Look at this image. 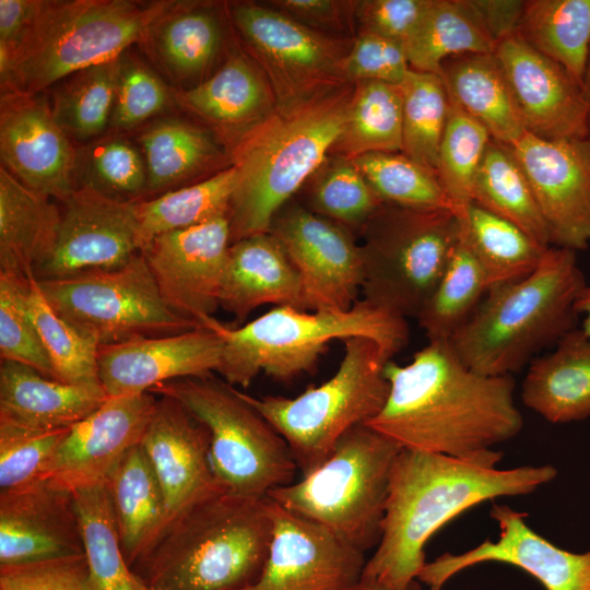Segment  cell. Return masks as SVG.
<instances>
[{
  "label": "cell",
  "instance_id": "obj_33",
  "mask_svg": "<svg viewBox=\"0 0 590 590\" xmlns=\"http://www.w3.org/2000/svg\"><path fill=\"white\" fill-rule=\"evenodd\" d=\"M138 143L148 172L144 199L182 187L221 157L217 143L208 131L176 117L150 122L139 134Z\"/></svg>",
  "mask_w": 590,
  "mask_h": 590
},
{
  "label": "cell",
  "instance_id": "obj_19",
  "mask_svg": "<svg viewBox=\"0 0 590 590\" xmlns=\"http://www.w3.org/2000/svg\"><path fill=\"white\" fill-rule=\"evenodd\" d=\"M266 499L272 520L269 554L258 579L240 590H343L361 578L363 552Z\"/></svg>",
  "mask_w": 590,
  "mask_h": 590
},
{
  "label": "cell",
  "instance_id": "obj_55",
  "mask_svg": "<svg viewBox=\"0 0 590 590\" xmlns=\"http://www.w3.org/2000/svg\"><path fill=\"white\" fill-rule=\"evenodd\" d=\"M430 0H369L355 3L363 32L404 43L413 33Z\"/></svg>",
  "mask_w": 590,
  "mask_h": 590
},
{
  "label": "cell",
  "instance_id": "obj_27",
  "mask_svg": "<svg viewBox=\"0 0 590 590\" xmlns=\"http://www.w3.org/2000/svg\"><path fill=\"white\" fill-rule=\"evenodd\" d=\"M107 398L101 384H68L27 365L1 361L0 421L39 429L71 427Z\"/></svg>",
  "mask_w": 590,
  "mask_h": 590
},
{
  "label": "cell",
  "instance_id": "obj_51",
  "mask_svg": "<svg viewBox=\"0 0 590 590\" xmlns=\"http://www.w3.org/2000/svg\"><path fill=\"white\" fill-rule=\"evenodd\" d=\"M69 428L39 429L0 421V492L44 480Z\"/></svg>",
  "mask_w": 590,
  "mask_h": 590
},
{
  "label": "cell",
  "instance_id": "obj_48",
  "mask_svg": "<svg viewBox=\"0 0 590 590\" xmlns=\"http://www.w3.org/2000/svg\"><path fill=\"white\" fill-rule=\"evenodd\" d=\"M491 140L484 126L449 99L437 177L457 213L472 202L475 177Z\"/></svg>",
  "mask_w": 590,
  "mask_h": 590
},
{
  "label": "cell",
  "instance_id": "obj_17",
  "mask_svg": "<svg viewBox=\"0 0 590 590\" xmlns=\"http://www.w3.org/2000/svg\"><path fill=\"white\" fill-rule=\"evenodd\" d=\"M231 246L228 215L155 237L142 251L165 303L198 324L214 317Z\"/></svg>",
  "mask_w": 590,
  "mask_h": 590
},
{
  "label": "cell",
  "instance_id": "obj_4",
  "mask_svg": "<svg viewBox=\"0 0 590 590\" xmlns=\"http://www.w3.org/2000/svg\"><path fill=\"white\" fill-rule=\"evenodd\" d=\"M586 284L577 252L551 246L530 275L491 287L449 343L471 369L511 376L578 328Z\"/></svg>",
  "mask_w": 590,
  "mask_h": 590
},
{
  "label": "cell",
  "instance_id": "obj_50",
  "mask_svg": "<svg viewBox=\"0 0 590 590\" xmlns=\"http://www.w3.org/2000/svg\"><path fill=\"white\" fill-rule=\"evenodd\" d=\"M173 91L138 56L126 50L118 58L116 92L109 129L122 133L134 130L162 114Z\"/></svg>",
  "mask_w": 590,
  "mask_h": 590
},
{
  "label": "cell",
  "instance_id": "obj_53",
  "mask_svg": "<svg viewBox=\"0 0 590 590\" xmlns=\"http://www.w3.org/2000/svg\"><path fill=\"white\" fill-rule=\"evenodd\" d=\"M411 67L403 44L362 32L349 50L344 71L347 81H378L400 85Z\"/></svg>",
  "mask_w": 590,
  "mask_h": 590
},
{
  "label": "cell",
  "instance_id": "obj_41",
  "mask_svg": "<svg viewBox=\"0 0 590 590\" xmlns=\"http://www.w3.org/2000/svg\"><path fill=\"white\" fill-rule=\"evenodd\" d=\"M487 291L483 268L459 232L446 268L416 318L428 341H449Z\"/></svg>",
  "mask_w": 590,
  "mask_h": 590
},
{
  "label": "cell",
  "instance_id": "obj_38",
  "mask_svg": "<svg viewBox=\"0 0 590 590\" xmlns=\"http://www.w3.org/2000/svg\"><path fill=\"white\" fill-rule=\"evenodd\" d=\"M472 202L551 247L550 231L530 182L508 145L489 141L475 177Z\"/></svg>",
  "mask_w": 590,
  "mask_h": 590
},
{
  "label": "cell",
  "instance_id": "obj_8",
  "mask_svg": "<svg viewBox=\"0 0 590 590\" xmlns=\"http://www.w3.org/2000/svg\"><path fill=\"white\" fill-rule=\"evenodd\" d=\"M401 449L369 426L357 425L312 472L267 497L364 553L379 543L390 475Z\"/></svg>",
  "mask_w": 590,
  "mask_h": 590
},
{
  "label": "cell",
  "instance_id": "obj_13",
  "mask_svg": "<svg viewBox=\"0 0 590 590\" xmlns=\"http://www.w3.org/2000/svg\"><path fill=\"white\" fill-rule=\"evenodd\" d=\"M231 15L266 71L278 106L306 101L346 83L349 51L335 40L259 4H235Z\"/></svg>",
  "mask_w": 590,
  "mask_h": 590
},
{
  "label": "cell",
  "instance_id": "obj_45",
  "mask_svg": "<svg viewBox=\"0 0 590 590\" xmlns=\"http://www.w3.org/2000/svg\"><path fill=\"white\" fill-rule=\"evenodd\" d=\"M349 160L384 203L456 212L437 175L402 152H370Z\"/></svg>",
  "mask_w": 590,
  "mask_h": 590
},
{
  "label": "cell",
  "instance_id": "obj_16",
  "mask_svg": "<svg viewBox=\"0 0 590 590\" xmlns=\"http://www.w3.org/2000/svg\"><path fill=\"white\" fill-rule=\"evenodd\" d=\"M523 169L551 235V246H590V140H547L524 132L508 145Z\"/></svg>",
  "mask_w": 590,
  "mask_h": 590
},
{
  "label": "cell",
  "instance_id": "obj_63",
  "mask_svg": "<svg viewBox=\"0 0 590 590\" xmlns=\"http://www.w3.org/2000/svg\"><path fill=\"white\" fill-rule=\"evenodd\" d=\"M149 590H155V589H151V588H149Z\"/></svg>",
  "mask_w": 590,
  "mask_h": 590
},
{
  "label": "cell",
  "instance_id": "obj_23",
  "mask_svg": "<svg viewBox=\"0 0 590 590\" xmlns=\"http://www.w3.org/2000/svg\"><path fill=\"white\" fill-rule=\"evenodd\" d=\"M156 402L152 392L108 397L69 428L44 479L72 493L105 483L128 450L140 444Z\"/></svg>",
  "mask_w": 590,
  "mask_h": 590
},
{
  "label": "cell",
  "instance_id": "obj_15",
  "mask_svg": "<svg viewBox=\"0 0 590 590\" xmlns=\"http://www.w3.org/2000/svg\"><path fill=\"white\" fill-rule=\"evenodd\" d=\"M137 202L76 188L62 201L55 249L35 278L55 280L126 264L141 252Z\"/></svg>",
  "mask_w": 590,
  "mask_h": 590
},
{
  "label": "cell",
  "instance_id": "obj_6",
  "mask_svg": "<svg viewBox=\"0 0 590 590\" xmlns=\"http://www.w3.org/2000/svg\"><path fill=\"white\" fill-rule=\"evenodd\" d=\"M202 327L214 331L222 343L216 371L231 386L243 388L261 371L281 381L312 371L333 340L370 339L388 361L409 341L405 319L364 299L347 310L309 311L276 306L240 327H229L211 317Z\"/></svg>",
  "mask_w": 590,
  "mask_h": 590
},
{
  "label": "cell",
  "instance_id": "obj_1",
  "mask_svg": "<svg viewBox=\"0 0 590 590\" xmlns=\"http://www.w3.org/2000/svg\"><path fill=\"white\" fill-rule=\"evenodd\" d=\"M389 394L365 425L402 449L468 457L515 437L522 415L511 376L468 367L449 341H428L406 365H385Z\"/></svg>",
  "mask_w": 590,
  "mask_h": 590
},
{
  "label": "cell",
  "instance_id": "obj_56",
  "mask_svg": "<svg viewBox=\"0 0 590 590\" xmlns=\"http://www.w3.org/2000/svg\"><path fill=\"white\" fill-rule=\"evenodd\" d=\"M42 0H0V64L13 57L33 25Z\"/></svg>",
  "mask_w": 590,
  "mask_h": 590
},
{
  "label": "cell",
  "instance_id": "obj_44",
  "mask_svg": "<svg viewBox=\"0 0 590 590\" xmlns=\"http://www.w3.org/2000/svg\"><path fill=\"white\" fill-rule=\"evenodd\" d=\"M75 186L122 201L143 200L148 172L139 145L122 133L107 132L80 146L76 149Z\"/></svg>",
  "mask_w": 590,
  "mask_h": 590
},
{
  "label": "cell",
  "instance_id": "obj_22",
  "mask_svg": "<svg viewBox=\"0 0 590 590\" xmlns=\"http://www.w3.org/2000/svg\"><path fill=\"white\" fill-rule=\"evenodd\" d=\"M140 445L162 487L167 527L197 504L226 492L211 464L206 427L175 399L160 396Z\"/></svg>",
  "mask_w": 590,
  "mask_h": 590
},
{
  "label": "cell",
  "instance_id": "obj_20",
  "mask_svg": "<svg viewBox=\"0 0 590 590\" xmlns=\"http://www.w3.org/2000/svg\"><path fill=\"white\" fill-rule=\"evenodd\" d=\"M526 132L547 140L588 138V104L582 85L564 67L516 33L495 52Z\"/></svg>",
  "mask_w": 590,
  "mask_h": 590
},
{
  "label": "cell",
  "instance_id": "obj_12",
  "mask_svg": "<svg viewBox=\"0 0 590 590\" xmlns=\"http://www.w3.org/2000/svg\"><path fill=\"white\" fill-rule=\"evenodd\" d=\"M37 281L51 308L98 346L202 327L165 303L141 252L118 268Z\"/></svg>",
  "mask_w": 590,
  "mask_h": 590
},
{
  "label": "cell",
  "instance_id": "obj_18",
  "mask_svg": "<svg viewBox=\"0 0 590 590\" xmlns=\"http://www.w3.org/2000/svg\"><path fill=\"white\" fill-rule=\"evenodd\" d=\"M1 166L27 188L64 201L76 188V149L45 94L0 95Z\"/></svg>",
  "mask_w": 590,
  "mask_h": 590
},
{
  "label": "cell",
  "instance_id": "obj_5",
  "mask_svg": "<svg viewBox=\"0 0 590 590\" xmlns=\"http://www.w3.org/2000/svg\"><path fill=\"white\" fill-rule=\"evenodd\" d=\"M267 497L223 492L173 520L138 565L155 590H240L260 576L272 520Z\"/></svg>",
  "mask_w": 590,
  "mask_h": 590
},
{
  "label": "cell",
  "instance_id": "obj_21",
  "mask_svg": "<svg viewBox=\"0 0 590 590\" xmlns=\"http://www.w3.org/2000/svg\"><path fill=\"white\" fill-rule=\"evenodd\" d=\"M489 514L499 527L497 541L486 540L465 553H445L426 562L416 579L440 590L468 567L498 562L527 571L546 590H590V551L577 554L554 545L526 523V514L507 505H493Z\"/></svg>",
  "mask_w": 590,
  "mask_h": 590
},
{
  "label": "cell",
  "instance_id": "obj_9",
  "mask_svg": "<svg viewBox=\"0 0 590 590\" xmlns=\"http://www.w3.org/2000/svg\"><path fill=\"white\" fill-rule=\"evenodd\" d=\"M334 375L295 398L240 396L284 438L303 476L318 468L339 439L384 408L389 394L385 365L376 342L363 337L343 341Z\"/></svg>",
  "mask_w": 590,
  "mask_h": 590
},
{
  "label": "cell",
  "instance_id": "obj_59",
  "mask_svg": "<svg viewBox=\"0 0 590 590\" xmlns=\"http://www.w3.org/2000/svg\"><path fill=\"white\" fill-rule=\"evenodd\" d=\"M577 314L582 316V322L580 329L590 338V282H587L583 287L577 305Z\"/></svg>",
  "mask_w": 590,
  "mask_h": 590
},
{
  "label": "cell",
  "instance_id": "obj_46",
  "mask_svg": "<svg viewBox=\"0 0 590 590\" xmlns=\"http://www.w3.org/2000/svg\"><path fill=\"white\" fill-rule=\"evenodd\" d=\"M403 105V150L406 156L437 175L439 145L449 98L442 79L410 69L400 84Z\"/></svg>",
  "mask_w": 590,
  "mask_h": 590
},
{
  "label": "cell",
  "instance_id": "obj_31",
  "mask_svg": "<svg viewBox=\"0 0 590 590\" xmlns=\"http://www.w3.org/2000/svg\"><path fill=\"white\" fill-rule=\"evenodd\" d=\"M105 484L131 567L148 556L167 528L164 494L140 444L128 450Z\"/></svg>",
  "mask_w": 590,
  "mask_h": 590
},
{
  "label": "cell",
  "instance_id": "obj_7",
  "mask_svg": "<svg viewBox=\"0 0 590 590\" xmlns=\"http://www.w3.org/2000/svg\"><path fill=\"white\" fill-rule=\"evenodd\" d=\"M177 3L42 0L22 44L0 64L1 92L39 94L78 71L116 60Z\"/></svg>",
  "mask_w": 590,
  "mask_h": 590
},
{
  "label": "cell",
  "instance_id": "obj_29",
  "mask_svg": "<svg viewBox=\"0 0 590 590\" xmlns=\"http://www.w3.org/2000/svg\"><path fill=\"white\" fill-rule=\"evenodd\" d=\"M522 402L550 423L590 416V338L580 327L535 357L521 386Z\"/></svg>",
  "mask_w": 590,
  "mask_h": 590
},
{
  "label": "cell",
  "instance_id": "obj_47",
  "mask_svg": "<svg viewBox=\"0 0 590 590\" xmlns=\"http://www.w3.org/2000/svg\"><path fill=\"white\" fill-rule=\"evenodd\" d=\"M30 317L52 364L56 379L68 384H101L98 345L61 318L48 304L35 275L26 295Z\"/></svg>",
  "mask_w": 590,
  "mask_h": 590
},
{
  "label": "cell",
  "instance_id": "obj_11",
  "mask_svg": "<svg viewBox=\"0 0 590 590\" xmlns=\"http://www.w3.org/2000/svg\"><path fill=\"white\" fill-rule=\"evenodd\" d=\"M459 232V217L452 210L384 203L362 229V299L397 317L417 318Z\"/></svg>",
  "mask_w": 590,
  "mask_h": 590
},
{
  "label": "cell",
  "instance_id": "obj_58",
  "mask_svg": "<svg viewBox=\"0 0 590 590\" xmlns=\"http://www.w3.org/2000/svg\"><path fill=\"white\" fill-rule=\"evenodd\" d=\"M272 3L296 17L318 23L338 20L343 13L342 9H345L347 4V2L331 0H280Z\"/></svg>",
  "mask_w": 590,
  "mask_h": 590
},
{
  "label": "cell",
  "instance_id": "obj_39",
  "mask_svg": "<svg viewBox=\"0 0 590 590\" xmlns=\"http://www.w3.org/2000/svg\"><path fill=\"white\" fill-rule=\"evenodd\" d=\"M93 590H149L128 565L105 483L73 492Z\"/></svg>",
  "mask_w": 590,
  "mask_h": 590
},
{
  "label": "cell",
  "instance_id": "obj_43",
  "mask_svg": "<svg viewBox=\"0 0 590 590\" xmlns=\"http://www.w3.org/2000/svg\"><path fill=\"white\" fill-rule=\"evenodd\" d=\"M335 145L349 158L370 152H402L403 105L400 85L359 81L343 133Z\"/></svg>",
  "mask_w": 590,
  "mask_h": 590
},
{
  "label": "cell",
  "instance_id": "obj_40",
  "mask_svg": "<svg viewBox=\"0 0 590 590\" xmlns=\"http://www.w3.org/2000/svg\"><path fill=\"white\" fill-rule=\"evenodd\" d=\"M237 184L232 165L205 179L137 202L141 251L157 236L228 215Z\"/></svg>",
  "mask_w": 590,
  "mask_h": 590
},
{
  "label": "cell",
  "instance_id": "obj_62",
  "mask_svg": "<svg viewBox=\"0 0 590 590\" xmlns=\"http://www.w3.org/2000/svg\"><path fill=\"white\" fill-rule=\"evenodd\" d=\"M417 590H422V588L420 587ZM428 590H438V589L429 588Z\"/></svg>",
  "mask_w": 590,
  "mask_h": 590
},
{
  "label": "cell",
  "instance_id": "obj_35",
  "mask_svg": "<svg viewBox=\"0 0 590 590\" xmlns=\"http://www.w3.org/2000/svg\"><path fill=\"white\" fill-rule=\"evenodd\" d=\"M497 43L468 0H430L403 43L411 69L440 76L442 63L467 54H494Z\"/></svg>",
  "mask_w": 590,
  "mask_h": 590
},
{
  "label": "cell",
  "instance_id": "obj_26",
  "mask_svg": "<svg viewBox=\"0 0 590 590\" xmlns=\"http://www.w3.org/2000/svg\"><path fill=\"white\" fill-rule=\"evenodd\" d=\"M268 304L303 309L299 274L270 233L231 244L220 293V307L238 321Z\"/></svg>",
  "mask_w": 590,
  "mask_h": 590
},
{
  "label": "cell",
  "instance_id": "obj_42",
  "mask_svg": "<svg viewBox=\"0 0 590 590\" xmlns=\"http://www.w3.org/2000/svg\"><path fill=\"white\" fill-rule=\"evenodd\" d=\"M117 70L118 58L78 71L55 85L52 114L71 140L88 143L107 133Z\"/></svg>",
  "mask_w": 590,
  "mask_h": 590
},
{
  "label": "cell",
  "instance_id": "obj_10",
  "mask_svg": "<svg viewBox=\"0 0 590 590\" xmlns=\"http://www.w3.org/2000/svg\"><path fill=\"white\" fill-rule=\"evenodd\" d=\"M150 392L175 399L203 423L213 471L227 492L264 498L293 483L298 468L286 441L225 380L212 374L179 378Z\"/></svg>",
  "mask_w": 590,
  "mask_h": 590
},
{
  "label": "cell",
  "instance_id": "obj_61",
  "mask_svg": "<svg viewBox=\"0 0 590 590\" xmlns=\"http://www.w3.org/2000/svg\"><path fill=\"white\" fill-rule=\"evenodd\" d=\"M582 88L588 104V139L590 140V54L583 74Z\"/></svg>",
  "mask_w": 590,
  "mask_h": 590
},
{
  "label": "cell",
  "instance_id": "obj_14",
  "mask_svg": "<svg viewBox=\"0 0 590 590\" xmlns=\"http://www.w3.org/2000/svg\"><path fill=\"white\" fill-rule=\"evenodd\" d=\"M269 233L280 243L303 286V309L347 310L363 282L361 245L352 231L306 206H283Z\"/></svg>",
  "mask_w": 590,
  "mask_h": 590
},
{
  "label": "cell",
  "instance_id": "obj_60",
  "mask_svg": "<svg viewBox=\"0 0 590 590\" xmlns=\"http://www.w3.org/2000/svg\"><path fill=\"white\" fill-rule=\"evenodd\" d=\"M418 588L416 580L406 588H393L374 579L361 577L356 582L343 590H417Z\"/></svg>",
  "mask_w": 590,
  "mask_h": 590
},
{
  "label": "cell",
  "instance_id": "obj_30",
  "mask_svg": "<svg viewBox=\"0 0 590 590\" xmlns=\"http://www.w3.org/2000/svg\"><path fill=\"white\" fill-rule=\"evenodd\" d=\"M60 208L0 168V273L28 280L52 255Z\"/></svg>",
  "mask_w": 590,
  "mask_h": 590
},
{
  "label": "cell",
  "instance_id": "obj_3",
  "mask_svg": "<svg viewBox=\"0 0 590 590\" xmlns=\"http://www.w3.org/2000/svg\"><path fill=\"white\" fill-rule=\"evenodd\" d=\"M354 88L345 83L278 106L233 146L237 184L228 211L231 244L269 233L276 213L340 140Z\"/></svg>",
  "mask_w": 590,
  "mask_h": 590
},
{
  "label": "cell",
  "instance_id": "obj_24",
  "mask_svg": "<svg viewBox=\"0 0 590 590\" xmlns=\"http://www.w3.org/2000/svg\"><path fill=\"white\" fill-rule=\"evenodd\" d=\"M221 352L220 338L205 327L99 345L98 379L108 397L150 392L163 382L216 371Z\"/></svg>",
  "mask_w": 590,
  "mask_h": 590
},
{
  "label": "cell",
  "instance_id": "obj_54",
  "mask_svg": "<svg viewBox=\"0 0 590 590\" xmlns=\"http://www.w3.org/2000/svg\"><path fill=\"white\" fill-rule=\"evenodd\" d=\"M0 590H93L84 554L0 566Z\"/></svg>",
  "mask_w": 590,
  "mask_h": 590
},
{
  "label": "cell",
  "instance_id": "obj_57",
  "mask_svg": "<svg viewBox=\"0 0 590 590\" xmlns=\"http://www.w3.org/2000/svg\"><path fill=\"white\" fill-rule=\"evenodd\" d=\"M482 24L496 43L516 33L524 1L468 0Z\"/></svg>",
  "mask_w": 590,
  "mask_h": 590
},
{
  "label": "cell",
  "instance_id": "obj_32",
  "mask_svg": "<svg viewBox=\"0 0 590 590\" xmlns=\"http://www.w3.org/2000/svg\"><path fill=\"white\" fill-rule=\"evenodd\" d=\"M440 78L450 101L505 145L524 132L508 82L494 54H467L447 59Z\"/></svg>",
  "mask_w": 590,
  "mask_h": 590
},
{
  "label": "cell",
  "instance_id": "obj_36",
  "mask_svg": "<svg viewBox=\"0 0 590 590\" xmlns=\"http://www.w3.org/2000/svg\"><path fill=\"white\" fill-rule=\"evenodd\" d=\"M457 214L460 236L482 266L488 290L530 275L548 248L474 202Z\"/></svg>",
  "mask_w": 590,
  "mask_h": 590
},
{
  "label": "cell",
  "instance_id": "obj_28",
  "mask_svg": "<svg viewBox=\"0 0 590 590\" xmlns=\"http://www.w3.org/2000/svg\"><path fill=\"white\" fill-rule=\"evenodd\" d=\"M173 97L234 145L273 111L264 79L241 54L231 55L206 80L174 90Z\"/></svg>",
  "mask_w": 590,
  "mask_h": 590
},
{
  "label": "cell",
  "instance_id": "obj_37",
  "mask_svg": "<svg viewBox=\"0 0 590 590\" xmlns=\"http://www.w3.org/2000/svg\"><path fill=\"white\" fill-rule=\"evenodd\" d=\"M516 34L582 85L590 54V0H529Z\"/></svg>",
  "mask_w": 590,
  "mask_h": 590
},
{
  "label": "cell",
  "instance_id": "obj_25",
  "mask_svg": "<svg viewBox=\"0 0 590 590\" xmlns=\"http://www.w3.org/2000/svg\"><path fill=\"white\" fill-rule=\"evenodd\" d=\"M83 554L72 492L47 479L0 492V566Z\"/></svg>",
  "mask_w": 590,
  "mask_h": 590
},
{
  "label": "cell",
  "instance_id": "obj_34",
  "mask_svg": "<svg viewBox=\"0 0 590 590\" xmlns=\"http://www.w3.org/2000/svg\"><path fill=\"white\" fill-rule=\"evenodd\" d=\"M160 69L182 82L203 73L221 44L216 15L205 7L178 3L161 16L140 43Z\"/></svg>",
  "mask_w": 590,
  "mask_h": 590
},
{
  "label": "cell",
  "instance_id": "obj_52",
  "mask_svg": "<svg viewBox=\"0 0 590 590\" xmlns=\"http://www.w3.org/2000/svg\"><path fill=\"white\" fill-rule=\"evenodd\" d=\"M30 279L0 273V356L1 361L27 365L56 379L49 356L30 317L26 295Z\"/></svg>",
  "mask_w": 590,
  "mask_h": 590
},
{
  "label": "cell",
  "instance_id": "obj_2",
  "mask_svg": "<svg viewBox=\"0 0 590 590\" xmlns=\"http://www.w3.org/2000/svg\"><path fill=\"white\" fill-rule=\"evenodd\" d=\"M493 449L468 457L401 449L392 467L382 532L361 577L406 588L425 565L429 538L464 510L499 496L524 495L552 481V465L496 469Z\"/></svg>",
  "mask_w": 590,
  "mask_h": 590
},
{
  "label": "cell",
  "instance_id": "obj_49",
  "mask_svg": "<svg viewBox=\"0 0 590 590\" xmlns=\"http://www.w3.org/2000/svg\"><path fill=\"white\" fill-rule=\"evenodd\" d=\"M308 210L349 229H362L384 204L350 160L338 161L318 176Z\"/></svg>",
  "mask_w": 590,
  "mask_h": 590
}]
</instances>
